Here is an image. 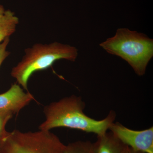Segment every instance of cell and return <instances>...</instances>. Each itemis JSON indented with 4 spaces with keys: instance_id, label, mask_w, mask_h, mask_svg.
Masks as SVG:
<instances>
[{
    "instance_id": "obj_1",
    "label": "cell",
    "mask_w": 153,
    "mask_h": 153,
    "mask_svg": "<svg viewBox=\"0 0 153 153\" xmlns=\"http://www.w3.org/2000/svg\"><path fill=\"white\" fill-rule=\"evenodd\" d=\"M85 106L81 97L74 95L51 102L44 107L46 120L39 126V130L50 131L56 128H68L97 136L107 132L114 122L115 113L111 111L104 119L97 120L85 114Z\"/></svg>"
},
{
    "instance_id": "obj_2",
    "label": "cell",
    "mask_w": 153,
    "mask_h": 153,
    "mask_svg": "<svg viewBox=\"0 0 153 153\" xmlns=\"http://www.w3.org/2000/svg\"><path fill=\"white\" fill-rule=\"evenodd\" d=\"M25 52L22 60L11 70V75L27 91L28 81L34 73L49 68L58 60L75 61L78 55L76 47L57 42L36 43Z\"/></svg>"
},
{
    "instance_id": "obj_3",
    "label": "cell",
    "mask_w": 153,
    "mask_h": 153,
    "mask_svg": "<svg viewBox=\"0 0 153 153\" xmlns=\"http://www.w3.org/2000/svg\"><path fill=\"white\" fill-rule=\"evenodd\" d=\"M108 53L122 58L140 76L145 74L153 56V40L143 33L120 28L100 44Z\"/></svg>"
},
{
    "instance_id": "obj_4",
    "label": "cell",
    "mask_w": 153,
    "mask_h": 153,
    "mask_svg": "<svg viewBox=\"0 0 153 153\" xmlns=\"http://www.w3.org/2000/svg\"><path fill=\"white\" fill-rule=\"evenodd\" d=\"M65 145L50 131L15 130L0 140V153H64Z\"/></svg>"
},
{
    "instance_id": "obj_5",
    "label": "cell",
    "mask_w": 153,
    "mask_h": 153,
    "mask_svg": "<svg viewBox=\"0 0 153 153\" xmlns=\"http://www.w3.org/2000/svg\"><path fill=\"white\" fill-rule=\"evenodd\" d=\"M109 130L122 142L133 150L153 153V127L143 130H134L118 122L113 123Z\"/></svg>"
},
{
    "instance_id": "obj_6",
    "label": "cell",
    "mask_w": 153,
    "mask_h": 153,
    "mask_svg": "<svg viewBox=\"0 0 153 153\" xmlns=\"http://www.w3.org/2000/svg\"><path fill=\"white\" fill-rule=\"evenodd\" d=\"M34 99L32 94L25 92L21 85L14 83L7 91L0 94V111L17 114Z\"/></svg>"
},
{
    "instance_id": "obj_7",
    "label": "cell",
    "mask_w": 153,
    "mask_h": 153,
    "mask_svg": "<svg viewBox=\"0 0 153 153\" xmlns=\"http://www.w3.org/2000/svg\"><path fill=\"white\" fill-rule=\"evenodd\" d=\"M94 144L96 153L130 152V148L122 142L111 131L97 136Z\"/></svg>"
},
{
    "instance_id": "obj_8",
    "label": "cell",
    "mask_w": 153,
    "mask_h": 153,
    "mask_svg": "<svg viewBox=\"0 0 153 153\" xmlns=\"http://www.w3.org/2000/svg\"><path fill=\"white\" fill-rule=\"evenodd\" d=\"M19 19L14 12L0 4V43L16 32Z\"/></svg>"
},
{
    "instance_id": "obj_9",
    "label": "cell",
    "mask_w": 153,
    "mask_h": 153,
    "mask_svg": "<svg viewBox=\"0 0 153 153\" xmlns=\"http://www.w3.org/2000/svg\"><path fill=\"white\" fill-rule=\"evenodd\" d=\"M64 153H96L94 143L78 140L65 145Z\"/></svg>"
},
{
    "instance_id": "obj_10",
    "label": "cell",
    "mask_w": 153,
    "mask_h": 153,
    "mask_svg": "<svg viewBox=\"0 0 153 153\" xmlns=\"http://www.w3.org/2000/svg\"><path fill=\"white\" fill-rule=\"evenodd\" d=\"M14 115L10 111H0V140L4 138L8 133L6 130V126Z\"/></svg>"
},
{
    "instance_id": "obj_11",
    "label": "cell",
    "mask_w": 153,
    "mask_h": 153,
    "mask_svg": "<svg viewBox=\"0 0 153 153\" xmlns=\"http://www.w3.org/2000/svg\"><path fill=\"white\" fill-rule=\"evenodd\" d=\"M10 41V38H7L0 43V67L6 58L10 54V52L7 50V47Z\"/></svg>"
},
{
    "instance_id": "obj_12",
    "label": "cell",
    "mask_w": 153,
    "mask_h": 153,
    "mask_svg": "<svg viewBox=\"0 0 153 153\" xmlns=\"http://www.w3.org/2000/svg\"><path fill=\"white\" fill-rule=\"evenodd\" d=\"M130 153H144L143 152H137V151H136L134 150H133L132 149L130 148Z\"/></svg>"
}]
</instances>
